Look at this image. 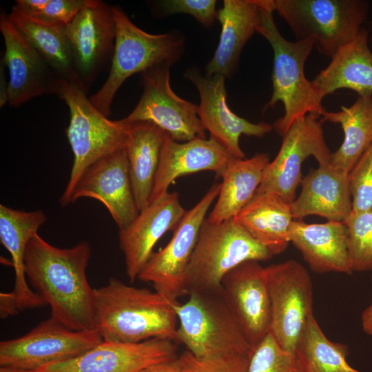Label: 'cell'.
Returning a JSON list of instances; mask_svg holds the SVG:
<instances>
[{
	"instance_id": "1",
	"label": "cell",
	"mask_w": 372,
	"mask_h": 372,
	"mask_svg": "<svg viewBox=\"0 0 372 372\" xmlns=\"http://www.w3.org/2000/svg\"><path fill=\"white\" fill-rule=\"evenodd\" d=\"M91 252L87 241L59 248L37 234L25 253V276L35 292L50 307L51 317L74 331L95 329V292L86 275Z\"/></svg>"
},
{
	"instance_id": "2",
	"label": "cell",
	"mask_w": 372,
	"mask_h": 372,
	"mask_svg": "<svg viewBox=\"0 0 372 372\" xmlns=\"http://www.w3.org/2000/svg\"><path fill=\"white\" fill-rule=\"evenodd\" d=\"M94 328L103 340L136 343L151 339L176 342L175 304L156 290L127 285L111 278L94 289Z\"/></svg>"
},
{
	"instance_id": "3",
	"label": "cell",
	"mask_w": 372,
	"mask_h": 372,
	"mask_svg": "<svg viewBox=\"0 0 372 372\" xmlns=\"http://www.w3.org/2000/svg\"><path fill=\"white\" fill-rule=\"evenodd\" d=\"M273 0H262L256 32L271 45L273 52V92L263 111L278 102L284 106V115L276 120L273 128L280 135L287 132L292 123L307 114L317 117L325 111L322 99L304 74V65L314 43L311 39L291 41L279 32L273 19Z\"/></svg>"
},
{
	"instance_id": "4",
	"label": "cell",
	"mask_w": 372,
	"mask_h": 372,
	"mask_svg": "<svg viewBox=\"0 0 372 372\" xmlns=\"http://www.w3.org/2000/svg\"><path fill=\"white\" fill-rule=\"evenodd\" d=\"M113 12L116 39L109 75L90 97L107 117L116 93L130 76L160 65L172 66L181 58L185 44L180 32L149 34L136 26L118 7L113 6Z\"/></svg>"
},
{
	"instance_id": "5",
	"label": "cell",
	"mask_w": 372,
	"mask_h": 372,
	"mask_svg": "<svg viewBox=\"0 0 372 372\" xmlns=\"http://www.w3.org/2000/svg\"><path fill=\"white\" fill-rule=\"evenodd\" d=\"M79 84L60 81L57 96L68 105L70 123L66 136L74 161L68 183L59 200L62 207L70 203L74 187L85 169L102 157L126 144L130 123L125 118L110 120L87 96Z\"/></svg>"
},
{
	"instance_id": "6",
	"label": "cell",
	"mask_w": 372,
	"mask_h": 372,
	"mask_svg": "<svg viewBox=\"0 0 372 372\" xmlns=\"http://www.w3.org/2000/svg\"><path fill=\"white\" fill-rule=\"evenodd\" d=\"M184 303L176 302V342L198 358L250 355L252 347L218 289L192 292Z\"/></svg>"
},
{
	"instance_id": "7",
	"label": "cell",
	"mask_w": 372,
	"mask_h": 372,
	"mask_svg": "<svg viewBox=\"0 0 372 372\" xmlns=\"http://www.w3.org/2000/svg\"><path fill=\"white\" fill-rule=\"evenodd\" d=\"M272 256L234 218L219 224L206 218L186 270L187 296L218 289L223 278L235 267L248 260H267Z\"/></svg>"
},
{
	"instance_id": "8",
	"label": "cell",
	"mask_w": 372,
	"mask_h": 372,
	"mask_svg": "<svg viewBox=\"0 0 372 372\" xmlns=\"http://www.w3.org/2000/svg\"><path fill=\"white\" fill-rule=\"evenodd\" d=\"M273 1L296 40H312L319 53L329 58L358 35L369 10L364 0Z\"/></svg>"
},
{
	"instance_id": "9",
	"label": "cell",
	"mask_w": 372,
	"mask_h": 372,
	"mask_svg": "<svg viewBox=\"0 0 372 372\" xmlns=\"http://www.w3.org/2000/svg\"><path fill=\"white\" fill-rule=\"evenodd\" d=\"M271 302L269 333L285 350L296 353L313 312V287L295 260L265 267Z\"/></svg>"
},
{
	"instance_id": "10",
	"label": "cell",
	"mask_w": 372,
	"mask_h": 372,
	"mask_svg": "<svg viewBox=\"0 0 372 372\" xmlns=\"http://www.w3.org/2000/svg\"><path fill=\"white\" fill-rule=\"evenodd\" d=\"M221 183H214L184 216L169 242L153 252L138 278L150 282L154 290L172 301L187 296L185 273L200 227L210 206L218 198Z\"/></svg>"
},
{
	"instance_id": "11",
	"label": "cell",
	"mask_w": 372,
	"mask_h": 372,
	"mask_svg": "<svg viewBox=\"0 0 372 372\" xmlns=\"http://www.w3.org/2000/svg\"><path fill=\"white\" fill-rule=\"evenodd\" d=\"M103 341L96 329L74 331L50 317L19 338L0 342V366L39 370L86 352Z\"/></svg>"
},
{
	"instance_id": "12",
	"label": "cell",
	"mask_w": 372,
	"mask_h": 372,
	"mask_svg": "<svg viewBox=\"0 0 372 372\" xmlns=\"http://www.w3.org/2000/svg\"><path fill=\"white\" fill-rule=\"evenodd\" d=\"M170 67L160 65L141 73V97L124 118L128 123H152L178 142L206 138V130L198 116V105L183 99L172 90Z\"/></svg>"
},
{
	"instance_id": "13",
	"label": "cell",
	"mask_w": 372,
	"mask_h": 372,
	"mask_svg": "<svg viewBox=\"0 0 372 372\" xmlns=\"http://www.w3.org/2000/svg\"><path fill=\"white\" fill-rule=\"evenodd\" d=\"M318 118L307 114L292 123L282 136L276 158L266 167L256 192H273L291 204L303 178L301 169L304 161L313 156L318 165L331 163V153Z\"/></svg>"
},
{
	"instance_id": "14",
	"label": "cell",
	"mask_w": 372,
	"mask_h": 372,
	"mask_svg": "<svg viewBox=\"0 0 372 372\" xmlns=\"http://www.w3.org/2000/svg\"><path fill=\"white\" fill-rule=\"evenodd\" d=\"M80 84L87 92L112 61L116 39L113 6L91 0L65 26Z\"/></svg>"
},
{
	"instance_id": "15",
	"label": "cell",
	"mask_w": 372,
	"mask_h": 372,
	"mask_svg": "<svg viewBox=\"0 0 372 372\" xmlns=\"http://www.w3.org/2000/svg\"><path fill=\"white\" fill-rule=\"evenodd\" d=\"M220 287L253 349L270 331L271 302L265 267L256 260L243 262L225 274Z\"/></svg>"
},
{
	"instance_id": "16",
	"label": "cell",
	"mask_w": 372,
	"mask_h": 372,
	"mask_svg": "<svg viewBox=\"0 0 372 372\" xmlns=\"http://www.w3.org/2000/svg\"><path fill=\"white\" fill-rule=\"evenodd\" d=\"M185 76L196 87L200 95L198 116L210 138L215 139L236 158H245L239 145L242 134L262 137L271 132L273 125L257 123L237 116L227 105L225 78L220 75L207 76L198 67H192Z\"/></svg>"
},
{
	"instance_id": "17",
	"label": "cell",
	"mask_w": 372,
	"mask_h": 372,
	"mask_svg": "<svg viewBox=\"0 0 372 372\" xmlns=\"http://www.w3.org/2000/svg\"><path fill=\"white\" fill-rule=\"evenodd\" d=\"M81 198L102 203L119 230L134 220L139 211L125 147L102 157L85 169L74 187L70 203Z\"/></svg>"
},
{
	"instance_id": "18",
	"label": "cell",
	"mask_w": 372,
	"mask_h": 372,
	"mask_svg": "<svg viewBox=\"0 0 372 372\" xmlns=\"http://www.w3.org/2000/svg\"><path fill=\"white\" fill-rule=\"evenodd\" d=\"M47 220L41 210L24 211L0 205V240L12 256L14 269L12 291L0 294V315L4 319L25 309L41 308L47 304L26 280L24 256L30 240Z\"/></svg>"
},
{
	"instance_id": "19",
	"label": "cell",
	"mask_w": 372,
	"mask_h": 372,
	"mask_svg": "<svg viewBox=\"0 0 372 372\" xmlns=\"http://www.w3.org/2000/svg\"><path fill=\"white\" fill-rule=\"evenodd\" d=\"M175 342L151 339L130 343L103 340L81 355L43 366L39 372H139L177 357Z\"/></svg>"
},
{
	"instance_id": "20",
	"label": "cell",
	"mask_w": 372,
	"mask_h": 372,
	"mask_svg": "<svg viewBox=\"0 0 372 372\" xmlns=\"http://www.w3.org/2000/svg\"><path fill=\"white\" fill-rule=\"evenodd\" d=\"M5 44L1 57L8 70V104L19 107L43 94H57L59 81L52 69L8 19L0 14Z\"/></svg>"
},
{
	"instance_id": "21",
	"label": "cell",
	"mask_w": 372,
	"mask_h": 372,
	"mask_svg": "<svg viewBox=\"0 0 372 372\" xmlns=\"http://www.w3.org/2000/svg\"><path fill=\"white\" fill-rule=\"evenodd\" d=\"M186 210L177 193H167L139 212L127 227L119 230L118 242L130 282L136 278L159 239L169 230H174Z\"/></svg>"
},
{
	"instance_id": "22",
	"label": "cell",
	"mask_w": 372,
	"mask_h": 372,
	"mask_svg": "<svg viewBox=\"0 0 372 372\" xmlns=\"http://www.w3.org/2000/svg\"><path fill=\"white\" fill-rule=\"evenodd\" d=\"M233 158L212 138H198L181 143L165 133L149 204L167 194L170 185L179 176L211 171L221 177Z\"/></svg>"
},
{
	"instance_id": "23",
	"label": "cell",
	"mask_w": 372,
	"mask_h": 372,
	"mask_svg": "<svg viewBox=\"0 0 372 372\" xmlns=\"http://www.w3.org/2000/svg\"><path fill=\"white\" fill-rule=\"evenodd\" d=\"M348 175L331 163L311 169L302 178L300 193L290 204L293 220L316 215L327 221L344 222L352 211Z\"/></svg>"
},
{
	"instance_id": "24",
	"label": "cell",
	"mask_w": 372,
	"mask_h": 372,
	"mask_svg": "<svg viewBox=\"0 0 372 372\" xmlns=\"http://www.w3.org/2000/svg\"><path fill=\"white\" fill-rule=\"evenodd\" d=\"M289 240L312 271L320 273L353 272L343 222L309 224L293 220Z\"/></svg>"
},
{
	"instance_id": "25",
	"label": "cell",
	"mask_w": 372,
	"mask_h": 372,
	"mask_svg": "<svg viewBox=\"0 0 372 372\" xmlns=\"http://www.w3.org/2000/svg\"><path fill=\"white\" fill-rule=\"evenodd\" d=\"M262 0H225L218 10L221 33L217 48L205 68V75L231 77L242 50L256 32Z\"/></svg>"
},
{
	"instance_id": "26",
	"label": "cell",
	"mask_w": 372,
	"mask_h": 372,
	"mask_svg": "<svg viewBox=\"0 0 372 372\" xmlns=\"http://www.w3.org/2000/svg\"><path fill=\"white\" fill-rule=\"evenodd\" d=\"M368 38V31L362 28L358 35L342 45L331 58L329 65L311 81L322 100L342 88L351 90L360 96H372V52Z\"/></svg>"
},
{
	"instance_id": "27",
	"label": "cell",
	"mask_w": 372,
	"mask_h": 372,
	"mask_svg": "<svg viewBox=\"0 0 372 372\" xmlns=\"http://www.w3.org/2000/svg\"><path fill=\"white\" fill-rule=\"evenodd\" d=\"M234 218L273 256L284 252L290 242V203L273 192H256Z\"/></svg>"
},
{
	"instance_id": "28",
	"label": "cell",
	"mask_w": 372,
	"mask_h": 372,
	"mask_svg": "<svg viewBox=\"0 0 372 372\" xmlns=\"http://www.w3.org/2000/svg\"><path fill=\"white\" fill-rule=\"evenodd\" d=\"M130 123L125 149L134 198L140 212L149 205L165 132L149 122Z\"/></svg>"
},
{
	"instance_id": "29",
	"label": "cell",
	"mask_w": 372,
	"mask_h": 372,
	"mask_svg": "<svg viewBox=\"0 0 372 372\" xmlns=\"http://www.w3.org/2000/svg\"><path fill=\"white\" fill-rule=\"evenodd\" d=\"M269 163L267 153H257L249 158H233L221 176L218 200L208 221L219 224L234 218L254 197Z\"/></svg>"
},
{
	"instance_id": "30",
	"label": "cell",
	"mask_w": 372,
	"mask_h": 372,
	"mask_svg": "<svg viewBox=\"0 0 372 372\" xmlns=\"http://www.w3.org/2000/svg\"><path fill=\"white\" fill-rule=\"evenodd\" d=\"M8 17L59 80L81 85L65 27L37 20L14 8Z\"/></svg>"
},
{
	"instance_id": "31",
	"label": "cell",
	"mask_w": 372,
	"mask_h": 372,
	"mask_svg": "<svg viewBox=\"0 0 372 372\" xmlns=\"http://www.w3.org/2000/svg\"><path fill=\"white\" fill-rule=\"evenodd\" d=\"M321 122L338 123L344 132L343 142L331 153V164L347 173L372 145V96H358L349 107L340 111H324Z\"/></svg>"
},
{
	"instance_id": "32",
	"label": "cell",
	"mask_w": 372,
	"mask_h": 372,
	"mask_svg": "<svg viewBox=\"0 0 372 372\" xmlns=\"http://www.w3.org/2000/svg\"><path fill=\"white\" fill-rule=\"evenodd\" d=\"M346 344L333 342L323 333L313 315L297 347L304 372H362L349 365Z\"/></svg>"
},
{
	"instance_id": "33",
	"label": "cell",
	"mask_w": 372,
	"mask_h": 372,
	"mask_svg": "<svg viewBox=\"0 0 372 372\" xmlns=\"http://www.w3.org/2000/svg\"><path fill=\"white\" fill-rule=\"evenodd\" d=\"M343 223L353 271H372V210L351 213Z\"/></svg>"
},
{
	"instance_id": "34",
	"label": "cell",
	"mask_w": 372,
	"mask_h": 372,
	"mask_svg": "<svg viewBox=\"0 0 372 372\" xmlns=\"http://www.w3.org/2000/svg\"><path fill=\"white\" fill-rule=\"evenodd\" d=\"M249 372H304L296 353L283 349L270 333L249 355Z\"/></svg>"
},
{
	"instance_id": "35",
	"label": "cell",
	"mask_w": 372,
	"mask_h": 372,
	"mask_svg": "<svg viewBox=\"0 0 372 372\" xmlns=\"http://www.w3.org/2000/svg\"><path fill=\"white\" fill-rule=\"evenodd\" d=\"M91 0H25L22 10L37 20L65 27Z\"/></svg>"
},
{
	"instance_id": "36",
	"label": "cell",
	"mask_w": 372,
	"mask_h": 372,
	"mask_svg": "<svg viewBox=\"0 0 372 372\" xmlns=\"http://www.w3.org/2000/svg\"><path fill=\"white\" fill-rule=\"evenodd\" d=\"M351 213L372 210V145L349 172Z\"/></svg>"
},
{
	"instance_id": "37",
	"label": "cell",
	"mask_w": 372,
	"mask_h": 372,
	"mask_svg": "<svg viewBox=\"0 0 372 372\" xmlns=\"http://www.w3.org/2000/svg\"><path fill=\"white\" fill-rule=\"evenodd\" d=\"M153 5V12L157 16L188 14L205 28H210L217 19L215 0H162L154 1Z\"/></svg>"
},
{
	"instance_id": "38",
	"label": "cell",
	"mask_w": 372,
	"mask_h": 372,
	"mask_svg": "<svg viewBox=\"0 0 372 372\" xmlns=\"http://www.w3.org/2000/svg\"><path fill=\"white\" fill-rule=\"evenodd\" d=\"M179 358L182 372H249L247 355L202 358L186 350Z\"/></svg>"
},
{
	"instance_id": "39",
	"label": "cell",
	"mask_w": 372,
	"mask_h": 372,
	"mask_svg": "<svg viewBox=\"0 0 372 372\" xmlns=\"http://www.w3.org/2000/svg\"><path fill=\"white\" fill-rule=\"evenodd\" d=\"M139 372H182L179 356L149 366Z\"/></svg>"
},
{
	"instance_id": "40",
	"label": "cell",
	"mask_w": 372,
	"mask_h": 372,
	"mask_svg": "<svg viewBox=\"0 0 372 372\" xmlns=\"http://www.w3.org/2000/svg\"><path fill=\"white\" fill-rule=\"evenodd\" d=\"M5 63L2 59L0 62V107L8 103L9 81L6 79L5 74Z\"/></svg>"
},
{
	"instance_id": "41",
	"label": "cell",
	"mask_w": 372,
	"mask_h": 372,
	"mask_svg": "<svg viewBox=\"0 0 372 372\" xmlns=\"http://www.w3.org/2000/svg\"><path fill=\"white\" fill-rule=\"evenodd\" d=\"M361 324L363 331L372 336V304L362 312Z\"/></svg>"
},
{
	"instance_id": "42",
	"label": "cell",
	"mask_w": 372,
	"mask_h": 372,
	"mask_svg": "<svg viewBox=\"0 0 372 372\" xmlns=\"http://www.w3.org/2000/svg\"><path fill=\"white\" fill-rule=\"evenodd\" d=\"M0 372H39L35 370H28L10 366H1Z\"/></svg>"
},
{
	"instance_id": "43",
	"label": "cell",
	"mask_w": 372,
	"mask_h": 372,
	"mask_svg": "<svg viewBox=\"0 0 372 372\" xmlns=\"http://www.w3.org/2000/svg\"><path fill=\"white\" fill-rule=\"evenodd\" d=\"M371 279H372V276H371Z\"/></svg>"
}]
</instances>
